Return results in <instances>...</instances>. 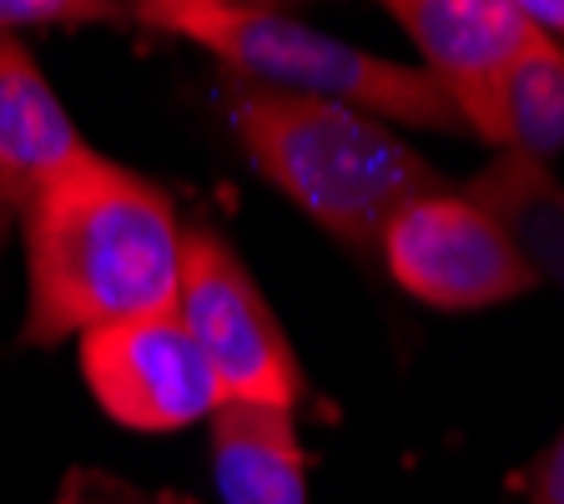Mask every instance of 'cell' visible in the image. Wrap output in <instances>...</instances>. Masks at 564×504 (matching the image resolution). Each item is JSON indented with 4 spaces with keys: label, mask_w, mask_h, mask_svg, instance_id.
Wrapping results in <instances>:
<instances>
[{
    "label": "cell",
    "mask_w": 564,
    "mask_h": 504,
    "mask_svg": "<svg viewBox=\"0 0 564 504\" xmlns=\"http://www.w3.org/2000/svg\"><path fill=\"white\" fill-rule=\"evenodd\" d=\"M25 223V343L86 339L137 318L176 313L182 223L162 187L86 157L51 182Z\"/></svg>",
    "instance_id": "6da1fadb"
},
{
    "label": "cell",
    "mask_w": 564,
    "mask_h": 504,
    "mask_svg": "<svg viewBox=\"0 0 564 504\" xmlns=\"http://www.w3.org/2000/svg\"><path fill=\"white\" fill-rule=\"evenodd\" d=\"M227 121L272 187L352 253H378L409 202L444 192L409 141L352 106L237 82Z\"/></svg>",
    "instance_id": "7a4b0ae2"
},
{
    "label": "cell",
    "mask_w": 564,
    "mask_h": 504,
    "mask_svg": "<svg viewBox=\"0 0 564 504\" xmlns=\"http://www.w3.org/2000/svg\"><path fill=\"white\" fill-rule=\"evenodd\" d=\"M127 15L197 41L202 51L268 92L317 96L352 106L364 117H393L429 131H464L444 86L419 66L368 56L328 31L293 21L272 6H232V0H147Z\"/></svg>",
    "instance_id": "3957f363"
},
{
    "label": "cell",
    "mask_w": 564,
    "mask_h": 504,
    "mask_svg": "<svg viewBox=\"0 0 564 504\" xmlns=\"http://www.w3.org/2000/svg\"><path fill=\"white\" fill-rule=\"evenodd\" d=\"M176 318L202 348L223 399L278 404V409L297 404L303 368L293 358V343L262 303L258 282L247 278L237 253L217 233H182Z\"/></svg>",
    "instance_id": "277c9868"
},
{
    "label": "cell",
    "mask_w": 564,
    "mask_h": 504,
    "mask_svg": "<svg viewBox=\"0 0 564 504\" xmlns=\"http://www.w3.org/2000/svg\"><path fill=\"white\" fill-rule=\"evenodd\" d=\"M378 253L388 272L399 278V288L448 313L509 303L540 282L514 237L464 192H434V197L409 202L388 223Z\"/></svg>",
    "instance_id": "5b68a950"
},
{
    "label": "cell",
    "mask_w": 564,
    "mask_h": 504,
    "mask_svg": "<svg viewBox=\"0 0 564 504\" xmlns=\"http://www.w3.org/2000/svg\"><path fill=\"white\" fill-rule=\"evenodd\" d=\"M82 374L96 404L141 435L187 429L197 419H212L223 404V388L176 313L86 333Z\"/></svg>",
    "instance_id": "8992f818"
},
{
    "label": "cell",
    "mask_w": 564,
    "mask_h": 504,
    "mask_svg": "<svg viewBox=\"0 0 564 504\" xmlns=\"http://www.w3.org/2000/svg\"><path fill=\"white\" fill-rule=\"evenodd\" d=\"M388 15L413 35L458 121L499 147V86L534 31L524 11L509 0H393Z\"/></svg>",
    "instance_id": "52a82bcc"
},
{
    "label": "cell",
    "mask_w": 564,
    "mask_h": 504,
    "mask_svg": "<svg viewBox=\"0 0 564 504\" xmlns=\"http://www.w3.org/2000/svg\"><path fill=\"white\" fill-rule=\"evenodd\" d=\"M91 147L70 127L35 56L0 31V223L21 217L51 182L82 167Z\"/></svg>",
    "instance_id": "ba28073f"
},
{
    "label": "cell",
    "mask_w": 564,
    "mask_h": 504,
    "mask_svg": "<svg viewBox=\"0 0 564 504\" xmlns=\"http://www.w3.org/2000/svg\"><path fill=\"white\" fill-rule=\"evenodd\" d=\"M212 470L223 504H307V454L293 409L223 399L212 414Z\"/></svg>",
    "instance_id": "9c48e42d"
},
{
    "label": "cell",
    "mask_w": 564,
    "mask_h": 504,
    "mask_svg": "<svg viewBox=\"0 0 564 504\" xmlns=\"http://www.w3.org/2000/svg\"><path fill=\"white\" fill-rule=\"evenodd\" d=\"M464 197L479 202L514 237L529 268L564 288V187L550 176V167L505 152L474 176Z\"/></svg>",
    "instance_id": "30bf717a"
},
{
    "label": "cell",
    "mask_w": 564,
    "mask_h": 504,
    "mask_svg": "<svg viewBox=\"0 0 564 504\" xmlns=\"http://www.w3.org/2000/svg\"><path fill=\"white\" fill-rule=\"evenodd\" d=\"M499 147L540 167L564 147V46L540 25L529 31L499 86Z\"/></svg>",
    "instance_id": "8fae6325"
},
{
    "label": "cell",
    "mask_w": 564,
    "mask_h": 504,
    "mask_svg": "<svg viewBox=\"0 0 564 504\" xmlns=\"http://www.w3.org/2000/svg\"><path fill=\"white\" fill-rule=\"evenodd\" d=\"M117 15L111 6H86V0H0V31L11 35L15 25H82Z\"/></svg>",
    "instance_id": "7c38bea8"
},
{
    "label": "cell",
    "mask_w": 564,
    "mask_h": 504,
    "mask_svg": "<svg viewBox=\"0 0 564 504\" xmlns=\"http://www.w3.org/2000/svg\"><path fill=\"white\" fill-rule=\"evenodd\" d=\"M534 504H564V435L550 444V454L540 459L534 470V490H529Z\"/></svg>",
    "instance_id": "4fadbf2b"
},
{
    "label": "cell",
    "mask_w": 564,
    "mask_h": 504,
    "mask_svg": "<svg viewBox=\"0 0 564 504\" xmlns=\"http://www.w3.org/2000/svg\"><path fill=\"white\" fill-rule=\"evenodd\" d=\"M519 11L540 25V31H550V35L564 31V0H519Z\"/></svg>",
    "instance_id": "5bb4252c"
},
{
    "label": "cell",
    "mask_w": 564,
    "mask_h": 504,
    "mask_svg": "<svg viewBox=\"0 0 564 504\" xmlns=\"http://www.w3.org/2000/svg\"><path fill=\"white\" fill-rule=\"evenodd\" d=\"M61 504H91V500H61Z\"/></svg>",
    "instance_id": "9a60e30c"
}]
</instances>
